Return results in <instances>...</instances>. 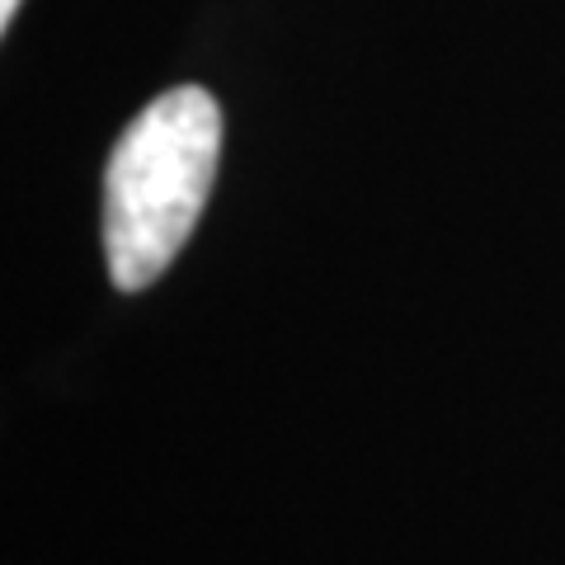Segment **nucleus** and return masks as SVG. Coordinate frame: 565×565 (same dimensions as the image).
I'll return each instance as SVG.
<instances>
[{"label":"nucleus","mask_w":565,"mask_h":565,"mask_svg":"<svg viewBox=\"0 0 565 565\" xmlns=\"http://www.w3.org/2000/svg\"><path fill=\"white\" fill-rule=\"evenodd\" d=\"M222 156V109L199 85L151 99L104 170V259L122 292H141L184 250Z\"/></svg>","instance_id":"obj_1"},{"label":"nucleus","mask_w":565,"mask_h":565,"mask_svg":"<svg viewBox=\"0 0 565 565\" xmlns=\"http://www.w3.org/2000/svg\"><path fill=\"white\" fill-rule=\"evenodd\" d=\"M14 10H20V0H0V24H10Z\"/></svg>","instance_id":"obj_2"}]
</instances>
